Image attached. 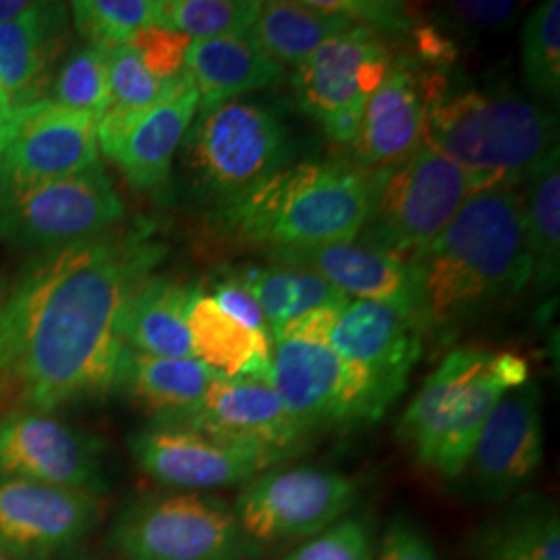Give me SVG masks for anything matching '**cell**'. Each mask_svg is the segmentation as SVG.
Instances as JSON below:
<instances>
[{
  "label": "cell",
  "mask_w": 560,
  "mask_h": 560,
  "mask_svg": "<svg viewBox=\"0 0 560 560\" xmlns=\"http://www.w3.org/2000/svg\"><path fill=\"white\" fill-rule=\"evenodd\" d=\"M164 254L141 222L40 252L0 279V409L52 416L115 393L120 307Z\"/></svg>",
  "instance_id": "cell-1"
},
{
  "label": "cell",
  "mask_w": 560,
  "mask_h": 560,
  "mask_svg": "<svg viewBox=\"0 0 560 560\" xmlns=\"http://www.w3.org/2000/svg\"><path fill=\"white\" fill-rule=\"evenodd\" d=\"M409 264L418 282L423 337L446 342L515 300L532 279L520 187L471 194Z\"/></svg>",
  "instance_id": "cell-2"
},
{
  "label": "cell",
  "mask_w": 560,
  "mask_h": 560,
  "mask_svg": "<svg viewBox=\"0 0 560 560\" xmlns=\"http://www.w3.org/2000/svg\"><path fill=\"white\" fill-rule=\"evenodd\" d=\"M372 200V171L349 162H300L217 206L214 224L237 247L270 252L353 243Z\"/></svg>",
  "instance_id": "cell-3"
},
{
  "label": "cell",
  "mask_w": 560,
  "mask_h": 560,
  "mask_svg": "<svg viewBox=\"0 0 560 560\" xmlns=\"http://www.w3.org/2000/svg\"><path fill=\"white\" fill-rule=\"evenodd\" d=\"M421 143L453 162L476 191L520 187L559 148L557 115L509 90L448 92L432 69Z\"/></svg>",
  "instance_id": "cell-4"
},
{
  "label": "cell",
  "mask_w": 560,
  "mask_h": 560,
  "mask_svg": "<svg viewBox=\"0 0 560 560\" xmlns=\"http://www.w3.org/2000/svg\"><path fill=\"white\" fill-rule=\"evenodd\" d=\"M529 381L511 351L457 347L423 382L399 420V439L423 467L457 480L494 405Z\"/></svg>",
  "instance_id": "cell-5"
},
{
  "label": "cell",
  "mask_w": 560,
  "mask_h": 560,
  "mask_svg": "<svg viewBox=\"0 0 560 560\" xmlns=\"http://www.w3.org/2000/svg\"><path fill=\"white\" fill-rule=\"evenodd\" d=\"M471 194L467 175L421 143L397 166L372 171L370 210L355 243L409 264Z\"/></svg>",
  "instance_id": "cell-6"
},
{
  "label": "cell",
  "mask_w": 560,
  "mask_h": 560,
  "mask_svg": "<svg viewBox=\"0 0 560 560\" xmlns=\"http://www.w3.org/2000/svg\"><path fill=\"white\" fill-rule=\"evenodd\" d=\"M179 150L191 183L219 206L291 164L284 122L272 108L249 98L198 113Z\"/></svg>",
  "instance_id": "cell-7"
},
{
  "label": "cell",
  "mask_w": 560,
  "mask_h": 560,
  "mask_svg": "<svg viewBox=\"0 0 560 560\" xmlns=\"http://www.w3.org/2000/svg\"><path fill=\"white\" fill-rule=\"evenodd\" d=\"M270 382L307 432L374 423L405 390L330 345L300 340L272 342Z\"/></svg>",
  "instance_id": "cell-8"
},
{
  "label": "cell",
  "mask_w": 560,
  "mask_h": 560,
  "mask_svg": "<svg viewBox=\"0 0 560 560\" xmlns=\"http://www.w3.org/2000/svg\"><path fill=\"white\" fill-rule=\"evenodd\" d=\"M108 541L125 560H240L249 540L233 506L177 490L129 504Z\"/></svg>",
  "instance_id": "cell-9"
},
{
  "label": "cell",
  "mask_w": 560,
  "mask_h": 560,
  "mask_svg": "<svg viewBox=\"0 0 560 560\" xmlns=\"http://www.w3.org/2000/svg\"><path fill=\"white\" fill-rule=\"evenodd\" d=\"M122 217V200L96 162L69 177L0 196V240L40 254L98 237Z\"/></svg>",
  "instance_id": "cell-10"
},
{
  "label": "cell",
  "mask_w": 560,
  "mask_h": 560,
  "mask_svg": "<svg viewBox=\"0 0 560 560\" xmlns=\"http://www.w3.org/2000/svg\"><path fill=\"white\" fill-rule=\"evenodd\" d=\"M393 65L381 36L353 25L295 67L293 90L301 110L318 120L335 143L355 138L363 108Z\"/></svg>",
  "instance_id": "cell-11"
},
{
  "label": "cell",
  "mask_w": 560,
  "mask_h": 560,
  "mask_svg": "<svg viewBox=\"0 0 560 560\" xmlns=\"http://www.w3.org/2000/svg\"><path fill=\"white\" fill-rule=\"evenodd\" d=\"M358 501L349 476L324 467L268 469L241 490L233 511L249 541L314 538L347 517Z\"/></svg>",
  "instance_id": "cell-12"
},
{
  "label": "cell",
  "mask_w": 560,
  "mask_h": 560,
  "mask_svg": "<svg viewBox=\"0 0 560 560\" xmlns=\"http://www.w3.org/2000/svg\"><path fill=\"white\" fill-rule=\"evenodd\" d=\"M129 451L143 474L180 492L247 483L284 460L277 453L166 421H150L136 432L129 439Z\"/></svg>",
  "instance_id": "cell-13"
},
{
  "label": "cell",
  "mask_w": 560,
  "mask_h": 560,
  "mask_svg": "<svg viewBox=\"0 0 560 560\" xmlns=\"http://www.w3.org/2000/svg\"><path fill=\"white\" fill-rule=\"evenodd\" d=\"M0 474L96 497L106 488L98 442L30 409L0 411Z\"/></svg>",
  "instance_id": "cell-14"
},
{
  "label": "cell",
  "mask_w": 560,
  "mask_h": 560,
  "mask_svg": "<svg viewBox=\"0 0 560 560\" xmlns=\"http://www.w3.org/2000/svg\"><path fill=\"white\" fill-rule=\"evenodd\" d=\"M98 150L94 117L48 98L20 106L0 148V196L80 173L101 162Z\"/></svg>",
  "instance_id": "cell-15"
},
{
  "label": "cell",
  "mask_w": 560,
  "mask_h": 560,
  "mask_svg": "<svg viewBox=\"0 0 560 560\" xmlns=\"http://www.w3.org/2000/svg\"><path fill=\"white\" fill-rule=\"evenodd\" d=\"M101 497L0 474V552L13 560H55L88 540Z\"/></svg>",
  "instance_id": "cell-16"
},
{
  "label": "cell",
  "mask_w": 560,
  "mask_h": 560,
  "mask_svg": "<svg viewBox=\"0 0 560 560\" xmlns=\"http://www.w3.org/2000/svg\"><path fill=\"white\" fill-rule=\"evenodd\" d=\"M544 459L540 388L527 381L502 395L460 476L486 501H504L534 480Z\"/></svg>",
  "instance_id": "cell-17"
},
{
  "label": "cell",
  "mask_w": 560,
  "mask_h": 560,
  "mask_svg": "<svg viewBox=\"0 0 560 560\" xmlns=\"http://www.w3.org/2000/svg\"><path fill=\"white\" fill-rule=\"evenodd\" d=\"M166 423H177L222 441L237 442L289 457L307 439V430L280 399L272 382L226 378L210 384L200 402Z\"/></svg>",
  "instance_id": "cell-18"
},
{
  "label": "cell",
  "mask_w": 560,
  "mask_h": 560,
  "mask_svg": "<svg viewBox=\"0 0 560 560\" xmlns=\"http://www.w3.org/2000/svg\"><path fill=\"white\" fill-rule=\"evenodd\" d=\"M198 90L185 73L164 101L138 115L127 119L102 115L96 120L98 148L119 166L131 187L152 191L168 179L173 159L198 117Z\"/></svg>",
  "instance_id": "cell-19"
},
{
  "label": "cell",
  "mask_w": 560,
  "mask_h": 560,
  "mask_svg": "<svg viewBox=\"0 0 560 560\" xmlns=\"http://www.w3.org/2000/svg\"><path fill=\"white\" fill-rule=\"evenodd\" d=\"M428 71L409 57H397L363 108L351 141L353 164L365 171L397 166L421 145L428 108Z\"/></svg>",
  "instance_id": "cell-20"
},
{
  "label": "cell",
  "mask_w": 560,
  "mask_h": 560,
  "mask_svg": "<svg viewBox=\"0 0 560 560\" xmlns=\"http://www.w3.org/2000/svg\"><path fill=\"white\" fill-rule=\"evenodd\" d=\"M270 258L280 266L305 268L318 275L347 298L386 303L407 318L418 322L423 332L418 282L411 264L407 261L363 247L355 241L322 247L279 249L270 252Z\"/></svg>",
  "instance_id": "cell-21"
},
{
  "label": "cell",
  "mask_w": 560,
  "mask_h": 560,
  "mask_svg": "<svg viewBox=\"0 0 560 560\" xmlns=\"http://www.w3.org/2000/svg\"><path fill=\"white\" fill-rule=\"evenodd\" d=\"M328 345L345 360L355 361L384 381L407 386L423 351L420 324L376 301L349 300Z\"/></svg>",
  "instance_id": "cell-22"
},
{
  "label": "cell",
  "mask_w": 560,
  "mask_h": 560,
  "mask_svg": "<svg viewBox=\"0 0 560 560\" xmlns=\"http://www.w3.org/2000/svg\"><path fill=\"white\" fill-rule=\"evenodd\" d=\"M185 71L200 96L198 113L217 108L249 92L272 88L284 75V69L261 50L249 30L191 42Z\"/></svg>",
  "instance_id": "cell-23"
},
{
  "label": "cell",
  "mask_w": 560,
  "mask_h": 560,
  "mask_svg": "<svg viewBox=\"0 0 560 560\" xmlns=\"http://www.w3.org/2000/svg\"><path fill=\"white\" fill-rule=\"evenodd\" d=\"M67 11L62 2H34L0 23V88L15 108L40 101L36 90L67 40Z\"/></svg>",
  "instance_id": "cell-24"
},
{
  "label": "cell",
  "mask_w": 560,
  "mask_h": 560,
  "mask_svg": "<svg viewBox=\"0 0 560 560\" xmlns=\"http://www.w3.org/2000/svg\"><path fill=\"white\" fill-rule=\"evenodd\" d=\"M196 284H180L166 277L141 280L127 295L117 330L122 345L156 358L194 360L187 328V307Z\"/></svg>",
  "instance_id": "cell-25"
},
{
  "label": "cell",
  "mask_w": 560,
  "mask_h": 560,
  "mask_svg": "<svg viewBox=\"0 0 560 560\" xmlns=\"http://www.w3.org/2000/svg\"><path fill=\"white\" fill-rule=\"evenodd\" d=\"M221 374L198 360L156 358L122 347L115 393H122L152 420H173L194 409Z\"/></svg>",
  "instance_id": "cell-26"
},
{
  "label": "cell",
  "mask_w": 560,
  "mask_h": 560,
  "mask_svg": "<svg viewBox=\"0 0 560 560\" xmlns=\"http://www.w3.org/2000/svg\"><path fill=\"white\" fill-rule=\"evenodd\" d=\"M187 328L191 337L194 360L226 378H264L270 381L272 337L243 326L224 314L219 303L196 287L187 307Z\"/></svg>",
  "instance_id": "cell-27"
},
{
  "label": "cell",
  "mask_w": 560,
  "mask_h": 560,
  "mask_svg": "<svg viewBox=\"0 0 560 560\" xmlns=\"http://www.w3.org/2000/svg\"><path fill=\"white\" fill-rule=\"evenodd\" d=\"M353 21L322 11L312 2L272 0L261 2L260 13L249 27L252 38L280 67H300L324 42L353 27Z\"/></svg>",
  "instance_id": "cell-28"
},
{
  "label": "cell",
  "mask_w": 560,
  "mask_h": 560,
  "mask_svg": "<svg viewBox=\"0 0 560 560\" xmlns=\"http://www.w3.org/2000/svg\"><path fill=\"white\" fill-rule=\"evenodd\" d=\"M525 241L536 291H555L560 277V161L555 148L523 180Z\"/></svg>",
  "instance_id": "cell-29"
},
{
  "label": "cell",
  "mask_w": 560,
  "mask_h": 560,
  "mask_svg": "<svg viewBox=\"0 0 560 560\" xmlns=\"http://www.w3.org/2000/svg\"><path fill=\"white\" fill-rule=\"evenodd\" d=\"M233 272L260 303L270 330L310 310L349 303L347 295H342L330 282L305 268L272 264L264 268H235Z\"/></svg>",
  "instance_id": "cell-30"
},
{
  "label": "cell",
  "mask_w": 560,
  "mask_h": 560,
  "mask_svg": "<svg viewBox=\"0 0 560 560\" xmlns=\"http://www.w3.org/2000/svg\"><path fill=\"white\" fill-rule=\"evenodd\" d=\"M481 560H560V520L555 504L525 501L490 523L480 538Z\"/></svg>",
  "instance_id": "cell-31"
},
{
  "label": "cell",
  "mask_w": 560,
  "mask_h": 560,
  "mask_svg": "<svg viewBox=\"0 0 560 560\" xmlns=\"http://www.w3.org/2000/svg\"><path fill=\"white\" fill-rule=\"evenodd\" d=\"M521 69L532 96L557 104L560 96V2L546 0L521 30Z\"/></svg>",
  "instance_id": "cell-32"
},
{
  "label": "cell",
  "mask_w": 560,
  "mask_h": 560,
  "mask_svg": "<svg viewBox=\"0 0 560 560\" xmlns=\"http://www.w3.org/2000/svg\"><path fill=\"white\" fill-rule=\"evenodd\" d=\"M260 7L258 0H159L156 25L191 40L221 38L247 32Z\"/></svg>",
  "instance_id": "cell-33"
},
{
  "label": "cell",
  "mask_w": 560,
  "mask_h": 560,
  "mask_svg": "<svg viewBox=\"0 0 560 560\" xmlns=\"http://www.w3.org/2000/svg\"><path fill=\"white\" fill-rule=\"evenodd\" d=\"M187 73V71H185ZM185 73L175 80H156L148 73L136 50L125 42L108 48V106L102 115L127 119L164 101ZM101 115V117H102Z\"/></svg>",
  "instance_id": "cell-34"
},
{
  "label": "cell",
  "mask_w": 560,
  "mask_h": 560,
  "mask_svg": "<svg viewBox=\"0 0 560 560\" xmlns=\"http://www.w3.org/2000/svg\"><path fill=\"white\" fill-rule=\"evenodd\" d=\"M48 98L62 108L101 119L108 106V48L85 44L71 52L57 73Z\"/></svg>",
  "instance_id": "cell-35"
},
{
  "label": "cell",
  "mask_w": 560,
  "mask_h": 560,
  "mask_svg": "<svg viewBox=\"0 0 560 560\" xmlns=\"http://www.w3.org/2000/svg\"><path fill=\"white\" fill-rule=\"evenodd\" d=\"M69 7L81 36L104 48L125 44L159 21V0H78Z\"/></svg>",
  "instance_id": "cell-36"
},
{
  "label": "cell",
  "mask_w": 560,
  "mask_h": 560,
  "mask_svg": "<svg viewBox=\"0 0 560 560\" xmlns=\"http://www.w3.org/2000/svg\"><path fill=\"white\" fill-rule=\"evenodd\" d=\"M284 560H374L372 527L361 517H342L303 541Z\"/></svg>",
  "instance_id": "cell-37"
},
{
  "label": "cell",
  "mask_w": 560,
  "mask_h": 560,
  "mask_svg": "<svg viewBox=\"0 0 560 560\" xmlns=\"http://www.w3.org/2000/svg\"><path fill=\"white\" fill-rule=\"evenodd\" d=\"M191 42L189 36L179 32L150 25L140 30L127 44L136 50L150 75L156 80H175L185 73V60Z\"/></svg>",
  "instance_id": "cell-38"
},
{
  "label": "cell",
  "mask_w": 560,
  "mask_h": 560,
  "mask_svg": "<svg viewBox=\"0 0 560 560\" xmlns=\"http://www.w3.org/2000/svg\"><path fill=\"white\" fill-rule=\"evenodd\" d=\"M314 7L328 13H337L355 25L382 34L411 32L416 25L409 9L402 2L390 0H310Z\"/></svg>",
  "instance_id": "cell-39"
},
{
  "label": "cell",
  "mask_w": 560,
  "mask_h": 560,
  "mask_svg": "<svg viewBox=\"0 0 560 560\" xmlns=\"http://www.w3.org/2000/svg\"><path fill=\"white\" fill-rule=\"evenodd\" d=\"M208 295L217 301L222 312L229 314L231 318H235L252 330H258V332L272 337L270 324L261 312L260 303L256 301L252 291L241 282L240 277L233 270L224 272L221 279L214 280L212 291Z\"/></svg>",
  "instance_id": "cell-40"
},
{
  "label": "cell",
  "mask_w": 560,
  "mask_h": 560,
  "mask_svg": "<svg viewBox=\"0 0 560 560\" xmlns=\"http://www.w3.org/2000/svg\"><path fill=\"white\" fill-rule=\"evenodd\" d=\"M374 560H439L423 529L407 520H395L382 536Z\"/></svg>",
  "instance_id": "cell-41"
},
{
  "label": "cell",
  "mask_w": 560,
  "mask_h": 560,
  "mask_svg": "<svg viewBox=\"0 0 560 560\" xmlns=\"http://www.w3.org/2000/svg\"><path fill=\"white\" fill-rule=\"evenodd\" d=\"M347 305V303H345ZM345 305H324L301 314L293 320L284 322L272 328V342L279 340H300V342H316L328 345L330 332L337 326L340 312Z\"/></svg>",
  "instance_id": "cell-42"
},
{
  "label": "cell",
  "mask_w": 560,
  "mask_h": 560,
  "mask_svg": "<svg viewBox=\"0 0 560 560\" xmlns=\"http://www.w3.org/2000/svg\"><path fill=\"white\" fill-rule=\"evenodd\" d=\"M446 11L459 23L474 30H501L520 15V2L502 0H465L448 2Z\"/></svg>",
  "instance_id": "cell-43"
},
{
  "label": "cell",
  "mask_w": 560,
  "mask_h": 560,
  "mask_svg": "<svg viewBox=\"0 0 560 560\" xmlns=\"http://www.w3.org/2000/svg\"><path fill=\"white\" fill-rule=\"evenodd\" d=\"M418 60L430 65L434 71L451 67L457 60V46L436 25H416L411 30Z\"/></svg>",
  "instance_id": "cell-44"
},
{
  "label": "cell",
  "mask_w": 560,
  "mask_h": 560,
  "mask_svg": "<svg viewBox=\"0 0 560 560\" xmlns=\"http://www.w3.org/2000/svg\"><path fill=\"white\" fill-rule=\"evenodd\" d=\"M18 110H20V108H15V106L11 104V101L7 98V94H4L2 88H0V148H2L4 141L9 140V136H11L13 127H15Z\"/></svg>",
  "instance_id": "cell-45"
},
{
  "label": "cell",
  "mask_w": 560,
  "mask_h": 560,
  "mask_svg": "<svg viewBox=\"0 0 560 560\" xmlns=\"http://www.w3.org/2000/svg\"><path fill=\"white\" fill-rule=\"evenodd\" d=\"M34 2H4L0 0V23H7V21L18 20L23 13H27L32 9Z\"/></svg>",
  "instance_id": "cell-46"
},
{
  "label": "cell",
  "mask_w": 560,
  "mask_h": 560,
  "mask_svg": "<svg viewBox=\"0 0 560 560\" xmlns=\"http://www.w3.org/2000/svg\"><path fill=\"white\" fill-rule=\"evenodd\" d=\"M0 560H13V559H11V557H7V555H4V552H0Z\"/></svg>",
  "instance_id": "cell-47"
}]
</instances>
